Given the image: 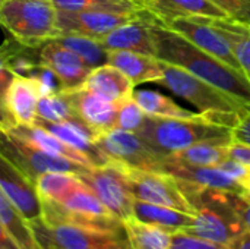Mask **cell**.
<instances>
[{"mask_svg":"<svg viewBox=\"0 0 250 249\" xmlns=\"http://www.w3.org/2000/svg\"><path fill=\"white\" fill-rule=\"evenodd\" d=\"M0 125L9 131L10 134L25 139L26 142L35 145L37 148L51 154V156H57V157H64L67 160L76 161L79 164H83L86 167H92V161L82 154L81 151L72 148L70 145H67L66 142H63L62 139H59L56 135H53L51 132L45 131L44 128L38 126V125H18L9 120H0Z\"/></svg>","mask_w":250,"mask_h":249,"instance_id":"2e32d148","label":"cell"},{"mask_svg":"<svg viewBox=\"0 0 250 249\" xmlns=\"http://www.w3.org/2000/svg\"><path fill=\"white\" fill-rule=\"evenodd\" d=\"M0 189L29 225L42 220V204L35 183L3 154H0Z\"/></svg>","mask_w":250,"mask_h":249,"instance_id":"30bf717a","label":"cell"},{"mask_svg":"<svg viewBox=\"0 0 250 249\" xmlns=\"http://www.w3.org/2000/svg\"><path fill=\"white\" fill-rule=\"evenodd\" d=\"M130 249H170L171 232L142 223L135 217L122 222Z\"/></svg>","mask_w":250,"mask_h":249,"instance_id":"cb8c5ba5","label":"cell"},{"mask_svg":"<svg viewBox=\"0 0 250 249\" xmlns=\"http://www.w3.org/2000/svg\"><path fill=\"white\" fill-rule=\"evenodd\" d=\"M122 169L135 200L195 214V208L182 191L179 181L171 175L164 172L132 169L126 166H122Z\"/></svg>","mask_w":250,"mask_h":249,"instance_id":"52a82bcc","label":"cell"},{"mask_svg":"<svg viewBox=\"0 0 250 249\" xmlns=\"http://www.w3.org/2000/svg\"><path fill=\"white\" fill-rule=\"evenodd\" d=\"M95 145L108 163L113 161L132 169L161 172L164 158L152 151L135 132L110 129L97 136Z\"/></svg>","mask_w":250,"mask_h":249,"instance_id":"ba28073f","label":"cell"},{"mask_svg":"<svg viewBox=\"0 0 250 249\" xmlns=\"http://www.w3.org/2000/svg\"><path fill=\"white\" fill-rule=\"evenodd\" d=\"M229 157L239 163L250 166V145L233 139L229 145Z\"/></svg>","mask_w":250,"mask_h":249,"instance_id":"8d00e7d4","label":"cell"},{"mask_svg":"<svg viewBox=\"0 0 250 249\" xmlns=\"http://www.w3.org/2000/svg\"><path fill=\"white\" fill-rule=\"evenodd\" d=\"M145 10L160 25L177 18H229L212 0H154Z\"/></svg>","mask_w":250,"mask_h":249,"instance_id":"d6986e66","label":"cell"},{"mask_svg":"<svg viewBox=\"0 0 250 249\" xmlns=\"http://www.w3.org/2000/svg\"><path fill=\"white\" fill-rule=\"evenodd\" d=\"M221 170H224L242 189L245 194L250 195V166H246L243 163H239L233 158L224 160L220 166Z\"/></svg>","mask_w":250,"mask_h":249,"instance_id":"1f68e13d","label":"cell"},{"mask_svg":"<svg viewBox=\"0 0 250 249\" xmlns=\"http://www.w3.org/2000/svg\"><path fill=\"white\" fill-rule=\"evenodd\" d=\"M4 1H6V0H0V6H1V4H3Z\"/></svg>","mask_w":250,"mask_h":249,"instance_id":"b9f144b4","label":"cell"},{"mask_svg":"<svg viewBox=\"0 0 250 249\" xmlns=\"http://www.w3.org/2000/svg\"><path fill=\"white\" fill-rule=\"evenodd\" d=\"M146 13L141 10L111 12V10H86V12H60L57 10L59 34H76L92 40H103L117 26L141 18Z\"/></svg>","mask_w":250,"mask_h":249,"instance_id":"9c48e42d","label":"cell"},{"mask_svg":"<svg viewBox=\"0 0 250 249\" xmlns=\"http://www.w3.org/2000/svg\"><path fill=\"white\" fill-rule=\"evenodd\" d=\"M51 40L62 44L67 50L73 51L91 69L107 65V50L97 40L76 34H59Z\"/></svg>","mask_w":250,"mask_h":249,"instance_id":"4316f807","label":"cell"},{"mask_svg":"<svg viewBox=\"0 0 250 249\" xmlns=\"http://www.w3.org/2000/svg\"><path fill=\"white\" fill-rule=\"evenodd\" d=\"M152 35L157 59L183 68L237 101L250 106V82L243 72L196 47L182 34L157 22L152 25Z\"/></svg>","mask_w":250,"mask_h":249,"instance_id":"6da1fadb","label":"cell"},{"mask_svg":"<svg viewBox=\"0 0 250 249\" xmlns=\"http://www.w3.org/2000/svg\"><path fill=\"white\" fill-rule=\"evenodd\" d=\"M40 95L41 87L35 79L15 73L4 94L6 120L18 125H34Z\"/></svg>","mask_w":250,"mask_h":249,"instance_id":"9a60e30c","label":"cell"},{"mask_svg":"<svg viewBox=\"0 0 250 249\" xmlns=\"http://www.w3.org/2000/svg\"><path fill=\"white\" fill-rule=\"evenodd\" d=\"M38 62L56 76L60 91L83 87L92 70L81 57L54 40H48L38 47Z\"/></svg>","mask_w":250,"mask_h":249,"instance_id":"8fae6325","label":"cell"},{"mask_svg":"<svg viewBox=\"0 0 250 249\" xmlns=\"http://www.w3.org/2000/svg\"><path fill=\"white\" fill-rule=\"evenodd\" d=\"M231 249H250V232H245L234 242L230 244Z\"/></svg>","mask_w":250,"mask_h":249,"instance_id":"f35d334b","label":"cell"},{"mask_svg":"<svg viewBox=\"0 0 250 249\" xmlns=\"http://www.w3.org/2000/svg\"><path fill=\"white\" fill-rule=\"evenodd\" d=\"M164 26L182 34L185 38H188L196 47L205 50L207 53L215 56L217 59L223 60L224 63H227L231 68L242 72L240 65L237 62L234 53L231 51L230 44L223 37V34L208 22L207 18H202V16L177 18V19L170 21Z\"/></svg>","mask_w":250,"mask_h":249,"instance_id":"7c38bea8","label":"cell"},{"mask_svg":"<svg viewBox=\"0 0 250 249\" xmlns=\"http://www.w3.org/2000/svg\"><path fill=\"white\" fill-rule=\"evenodd\" d=\"M215 26L234 53L242 72L250 82V23L240 22L231 18H207Z\"/></svg>","mask_w":250,"mask_h":249,"instance_id":"7402d4cb","label":"cell"},{"mask_svg":"<svg viewBox=\"0 0 250 249\" xmlns=\"http://www.w3.org/2000/svg\"><path fill=\"white\" fill-rule=\"evenodd\" d=\"M133 217L142 223L163 227L168 232H188L193 223V214L145 201H133Z\"/></svg>","mask_w":250,"mask_h":249,"instance_id":"44dd1931","label":"cell"},{"mask_svg":"<svg viewBox=\"0 0 250 249\" xmlns=\"http://www.w3.org/2000/svg\"><path fill=\"white\" fill-rule=\"evenodd\" d=\"M0 225L12 235L22 249H44L38 242L32 226L0 189Z\"/></svg>","mask_w":250,"mask_h":249,"instance_id":"603a6c76","label":"cell"},{"mask_svg":"<svg viewBox=\"0 0 250 249\" xmlns=\"http://www.w3.org/2000/svg\"><path fill=\"white\" fill-rule=\"evenodd\" d=\"M224 13L236 21L250 23V0H212Z\"/></svg>","mask_w":250,"mask_h":249,"instance_id":"d6a6232c","label":"cell"},{"mask_svg":"<svg viewBox=\"0 0 250 249\" xmlns=\"http://www.w3.org/2000/svg\"><path fill=\"white\" fill-rule=\"evenodd\" d=\"M0 25L28 47H40L59 35L51 0H6L0 6Z\"/></svg>","mask_w":250,"mask_h":249,"instance_id":"277c9868","label":"cell"},{"mask_svg":"<svg viewBox=\"0 0 250 249\" xmlns=\"http://www.w3.org/2000/svg\"><path fill=\"white\" fill-rule=\"evenodd\" d=\"M13 72L10 70L6 57L3 51L0 50V120H6V113H4V94L6 90L13 78Z\"/></svg>","mask_w":250,"mask_h":249,"instance_id":"e575fe53","label":"cell"},{"mask_svg":"<svg viewBox=\"0 0 250 249\" xmlns=\"http://www.w3.org/2000/svg\"><path fill=\"white\" fill-rule=\"evenodd\" d=\"M37 119L45 122H64L78 119L67 98L62 91L40 95L37 104Z\"/></svg>","mask_w":250,"mask_h":249,"instance_id":"83f0119b","label":"cell"},{"mask_svg":"<svg viewBox=\"0 0 250 249\" xmlns=\"http://www.w3.org/2000/svg\"><path fill=\"white\" fill-rule=\"evenodd\" d=\"M31 226L44 249H130L125 232H107L42 220Z\"/></svg>","mask_w":250,"mask_h":249,"instance_id":"5b68a950","label":"cell"},{"mask_svg":"<svg viewBox=\"0 0 250 249\" xmlns=\"http://www.w3.org/2000/svg\"><path fill=\"white\" fill-rule=\"evenodd\" d=\"M170 249H231V247L199 238L185 230H179L171 233Z\"/></svg>","mask_w":250,"mask_h":249,"instance_id":"4dcf8cb0","label":"cell"},{"mask_svg":"<svg viewBox=\"0 0 250 249\" xmlns=\"http://www.w3.org/2000/svg\"><path fill=\"white\" fill-rule=\"evenodd\" d=\"M114 1H120V3H129V4H135V6H138L133 0H114ZM139 7V6H138Z\"/></svg>","mask_w":250,"mask_h":249,"instance_id":"60d3db41","label":"cell"},{"mask_svg":"<svg viewBox=\"0 0 250 249\" xmlns=\"http://www.w3.org/2000/svg\"><path fill=\"white\" fill-rule=\"evenodd\" d=\"M229 145L230 144L201 142L164 158H170L173 161H179L189 166L218 167L224 160L229 158Z\"/></svg>","mask_w":250,"mask_h":249,"instance_id":"d4e9b609","label":"cell"},{"mask_svg":"<svg viewBox=\"0 0 250 249\" xmlns=\"http://www.w3.org/2000/svg\"><path fill=\"white\" fill-rule=\"evenodd\" d=\"M107 65L122 70L135 87L146 82L158 84L163 79L161 62L155 56L127 50H110L107 51Z\"/></svg>","mask_w":250,"mask_h":249,"instance_id":"ac0fdd59","label":"cell"},{"mask_svg":"<svg viewBox=\"0 0 250 249\" xmlns=\"http://www.w3.org/2000/svg\"><path fill=\"white\" fill-rule=\"evenodd\" d=\"M155 22L157 21L146 10L144 16L129 21L113 29L103 40H100V43L107 51L127 50L155 56V43L152 35V25Z\"/></svg>","mask_w":250,"mask_h":249,"instance_id":"4fadbf2b","label":"cell"},{"mask_svg":"<svg viewBox=\"0 0 250 249\" xmlns=\"http://www.w3.org/2000/svg\"><path fill=\"white\" fill-rule=\"evenodd\" d=\"M0 249H22L1 225H0Z\"/></svg>","mask_w":250,"mask_h":249,"instance_id":"74e56055","label":"cell"},{"mask_svg":"<svg viewBox=\"0 0 250 249\" xmlns=\"http://www.w3.org/2000/svg\"><path fill=\"white\" fill-rule=\"evenodd\" d=\"M161 62L163 79L158 82L174 95L193 104L202 114L209 116L215 122L234 129L240 120V112L246 104L230 97L220 88L199 79L180 66Z\"/></svg>","mask_w":250,"mask_h":249,"instance_id":"3957f363","label":"cell"},{"mask_svg":"<svg viewBox=\"0 0 250 249\" xmlns=\"http://www.w3.org/2000/svg\"><path fill=\"white\" fill-rule=\"evenodd\" d=\"M139 7H142V9H146V6L151 3V1H154V0H133Z\"/></svg>","mask_w":250,"mask_h":249,"instance_id":"ab89813d","label":"cell"},{"mask_svg":"<svg viewBox=\"0 0 250 249\" xmlns=\"http://www.w3.org/2000/svg\"><path fill=\"white\" fill-rule=\"evenodd\" d=\"M62 92L67 98L76 117L82 120L86 126H89L94 132L100 135L114 128L117 103L105 101L94 95L83 87Z\"/></svg>","mask_w":250,"mask_h":249,"instance_id":"5bb4252c","label":"cell"},{"mask_svg":"<svg viewBox=\"0 0 250 249\" xmlns=\"http://www.w3.org/2000/svg\"><path fill=\"white\" fill-rule=\"evenodd\" d=\"M83 88L110 103H119L132 97L135 91L132 81L111 65H103L92 69L83 84Z\"/></svg>","mask_w":250,"mask_h":249,"instance_id":"ffe728a7","label":"cell"},{"mask_svg":"<svg viewBox=\"0 0 250 249\" xmlns=\"http://www.w3.org/2000/svg\"><path fill=\"white\" fill-rule=\"evenodd\" d=\"M132 97L139 104V107L145 112L146 116L155 117H190L195 112L186 110L180 107L170 97L163 95L158 91L152 90H139L133 91Z\"/></svg>","mask_w":250,"mask_h":249,"instance_id":"484cf974","label":"cell"},{"mask_svg":"<svg viewBox=\"0 0 250 249\" xmlns=\"http://www.w3.org/2000/svg\"><path fill=\"white\" fill-rule=\"evenodd\" d=\"M56 10L60 12H86V10H111V12H126V10H141L135 4L120 3L114 0H51Z\"/></svg>","mask_w":250,"mask_h":249,"instance_id":"f1b7e54d","label":"cell"},{"mask_svg":"<svg viewBox=\"0 0 250 249\" xmlns=\"http://www.w3.org/2000/svg\"><path fill=\"white\" fill-rule=\"evenodd\" d=\"M136 134L163 158L201 142L230 144L233 141L231 128L202 113H195L190 117L146 116Z\"/></svg>","mask_w":250,"mask_h":249,"instance_id":"7a4b0ae2","label":"cell"},{"mask_svg":"<svg viewBox=\"0 0 250 249\" xmlns=\"http://www.w3.org/2000/svg\"><path fill=\"white\" fill-rule=\"evenodd\" d=\"M231 204L245 225L246 232H250V195L245 192H231Z\"/></svg>","mask_w":250,"mask_h":249,"instance_id":"836d02e7","label":"cell"},{"mask_svg":"<svg viewBox=\"0 0 250 249\" xmlns=\"http://www.w3.org/2000/svg\"><path fill=\"white\" fill-rule=\"evenodd\" d=\"M233 139L250 145V106L240 112V120L233 129Z\"/></svg>","mask_w":250,"mask_h":249,"instance_id":"d590c367","label":"cell"},{"mask_svg":"<svg viewBox=\"0 0 250 249\" xmlns=\"http://www.w3.org/2000/svg\"><path fill=\"white\" fill-rule=\"evenodd\" d=\"M161 172L171 175L173 178L209 189H221L230 192H243V189L220 167L189 166L170 158L163 160Z\"/></svg>","mask_w":250,"mask_h":249,"instance_id":"e0dca14e","label":"cell"},{"mask_svg":"<svg viewBox=\"0 0 250 249\" xmlns=\"http://www.w3.org/2000/svg\"><path fill=\"white\" fill-rule=\"evenodd\" d=\"M146 119L145 112L139 107L133 97H127L117 103V113L116 122L113 129L127 131V132H138Z\"/></svg>","mask_w":250,"mask_h":249,"instance_id":"f546056e","label":"cell"},{"mask_svg":"<svg viewBox=\"0 0 250 249\" xmlns=\"http://www.w3.org/2000/svg\"><path fill=\"white\" fill-rule=\"evenodd\" d=\"M78 176L120 222L133 217L135 198L127 186L120 164L110 161L103 166H92Z\"/></svg>","mask_w":250,"mask_h":249,"instance_id":"8992f818","label":"cell"}]
</instances>
